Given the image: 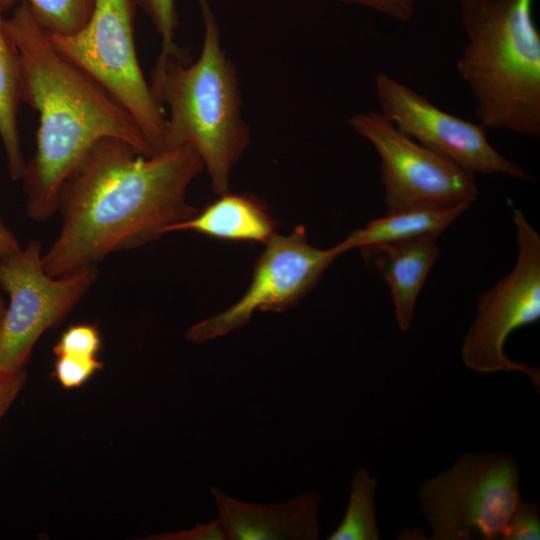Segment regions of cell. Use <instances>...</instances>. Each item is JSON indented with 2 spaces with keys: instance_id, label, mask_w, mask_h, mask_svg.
<instances>
[{
  "instance_id": "44dd1931",
  "label": "cell",
  "mask_w": 540,
  "mask_h": 540,
  "mask_svg": "<svg viewBox=\"0 0 540 540\" xmlns=\"http://www.w3.org/2000/svg\"><path fill=\"white\" fill-rule=\"evenodd\" d=\"M56 357L54 374L58 382L66 389L83 385L103 366L97 357L74 355Z\"/></svg>"
},
{
  "instance_id": "8fae6325",
  "label": "cell",
  "mask_w": 540,
  "mask_h": 540,
  "mask_svg": "<svg viewBox=\"0 0 540 540\" xmlns=\"http://www.w3.org/2000/svg\"><path fill=\"white\" fill-rule=\"evenodd\" d=\"M380 112L400 131L471 173L529 175L488 141L486 127L440 109L411 87L385 74L375 76Z\"/></svg>"
},
{
  "instance_id": "7c38bea8",
  "label": "cell",
  "mask_w": 540,
  "mask_h": 540,
  "mask_svg": "<svg viewBox=\"0 0 540 540\" xmlns=\"http://www.w3.org/2000/svg\"><path fill=\"white\" fill-rule=\"evenodd\" d=\"M210 491L226 540L319 539L321 495L317 491L278 504L244 502L215 487Z\"/></svg>"
},
{
  "instance_id": "277c9868",
  "label": "cell",
  "mask_w": 540,
  "mask_h": 540,
  "mask_svg": "<svg viewBox=\"0 0 540 540\" xmlns=\"http://www.w3.org/2000/svg\"><path fill=\"white\" fill-rule=\"evenodd\" d=\"M533 0H484L462 18L467 43L457 70L480 123L540 136V33Z\"/></svg>"
},
{
  "instance_id": "30bf717a",
  "label": "cell",
  "mask_w": 540,
  "mask_h": 540,
  "mask_svg": "<svg viewBox=\"0 0 540 540\" xmlns=\"http://www.w3.org/2000/svg\"><path fill=\"white\" fill-rule=\"evenodd\" d=\"M264 245L245 293L224 311L190 326L186 332L189 341L200 344L240 329L256 310L282 312L290 308L342 255L336 245L329 249L312 246L303 225L288 235L274 233Z\"/></svg>"
},
{
  "instance_id": "484cf974",
  "label": "cell",
  "mask_w": 540,
  "mask_h": 540,
  "mask_svg": "<svg viewBox=\"0 0 540 540\" xmlns=\"http://www.w3.org/2000/svg\"><path fill=\"white\" fill-rule=\"evenodd\" d=\"M21 248L12 231L0 220V258L11 255Z\"/></svg>"
},
{
  "instance_id": "d6986e66",
  "label": "cell",
  "mask_w": 540,
  "mask_h": 540,
  "mask_svg": "<svg viewBox=\"0 0 540 540\" xmlns=\"http://www.w3.org/2000/svg\"><path fill=\"white\" fill-rule=\"evenodd\" d=\"M136 3L150 18L162 40L161 52L154 69L161 67L168 58L189 57L174 40L178 27L175 0H136Z\"/></svg>"
},
{
  "instance_id": "7a4b0ae2",
  "label": "cell",
  "mask_w": 540,
  "mask_h": 540,
  "mask_svg": "<svg viewBox=\"0 0 540 540\" xmlns=\"http://www.w3.org/2000/svg\"><path fill=\"white\" fill-rule=\"evenodd\" d=\"M21 63V101L39 114L36 148L23 172L26 212L43 222L56 214L59 190L90 148L118 138L140 154L157 153L132 117L63 57L27 2L7 19Z\"/></svg>"
},
{
  "instance_id": "5b68a950",
  "label": "cell",
  "mask_w": 540,
  "mask_h": 540,
  "mask_svg": "<svg viewBox=\"0 0 540 540\" xmlns=\"http://www.w3.org/2000/svg\"><path fill=\"white\" fill-rule=\"evenodd\" d=\"M136 7V0H95L89 20L78 31L46 32L51 45L112 97L159 152L166 148L167 120L138 62Z\"/></svg>"
},
{
  "instance_id": "83f0119b",
  "label": "cell",
  "mask_w": 540,
  "mask_h": 540,
  "mask_svg": "<svg viewBox=\"0 0 540 540\" xmlns=\"http://www.w3.org/2000/svg\"><path fill=\"white\" fill-rule=\"evenodd\" d=\"M5 310H6V305L4 304V302H3V300H2V298L0 296V330H1L2 322H3Z\"/></svg>"
},
{
  "instance_id": "ba28073f",
  "label": "cell",
  "mask_w": 540,
  "mask_h": 540,
  "mask_svg": "<svg viewBox=\"0 0 540 540\" xmlns=\"http://www.w3.org/2000/svg\"><path fill=\"white\" fill-rule=\"evenodd\" d=\"M42 250L32 240L0 258V287L8 294L0 330V369H24L42 334L60 322L85 296L98 275L97 267L59 277L48 275Z\"/></svg>"
},
{
  "instance_id": "ac0fdd59",
  "label": "cell",
  "mask_w": 540,
  "mask_h": 540,
  "mask_svg": "<svg viewBox=\"0 0 540 540\" xmlns=\"http://www.w3.org/2000/svg\"><path fill=\"white\" fill-rule=\"evenodd\" d=\"M21 1L28 3L46 31L68 35L86 24L95 0H0V9L6 12Z\"/></svg>"
},
{
  "instance_id": "4316f807",
  "label": "cell",
  "mask_w": 540,
  "mask_h": 540,
  "mask_svg": "<svg viewBox=\"0 0 540 540\" xmlns=\"http://www.w3.org/2000/svg\"><path fill=\"white\" fill-rule=\"evenodd\" d=\"M461 8L462 18L469 16L478 9L484 0H457Z\"/></svg>"
},
{
  "instance_id": "52a82bcc",
  "label": "cell",
  "mask_w": 540,
  "mask_h": 540,
  "mask_svg": "<svg viewBox=\"0 0 540 540\" xmlns=\"http://www.w3.org/2000/svg\"><path fill=\"white\" fill-rule=\"evenodd\" d=\"M517 259L513 269L483 293L461 350L464 364L477 372H521L540 392V370L510 359L507 338L540 319V235L520 210H514Z\"/></svg>"
},
{
  "instance_id": "7402d4cb",
  "label": "cell",
  "mask_w": 540,
  "mask_h": 540,
  "mask_svg": "<svg viewBox=\"0 0 540 540\" xmlns=\"http://www.w3.org/2000/svg\"><path fill=\"white\" fill-rule=\"evenodd\" d=\"M540 539V511L537 500L522 499L515 508L502 540Z\"/></svg>"
},
{
  "instance_id": "603a6c76",
  "label": "cell",
  "mask_w": 540,
  "mask_h": 540,
  "mask_svg": "<svg viewBox=\"0 0 540 540\" xmlns=\"http://www.w3.org/2000/svg\"><path fill=\"white\" fill-rule=\"evenodd\" d=\"M148 540H226L220 522L217 519L208 523H196L191 529L149 535Z\"/></svg>"
},
{
  "instance_id": "ffe728a7",
  "label": "cell",
  "mask_w": 540,
  "mask_h": 540,
  "mask_svg": "<svg viewBox=\"0 0 540 540\" xmlns=\"http://www.w3.org/2000/svg\"><path fill=\"white\" fill-rule=\"evenodd\" d=\"M101 347L99 330L88 324H78L69 327L53 347L56 356L74 355L97 357Z\"/></svg>"
},
{
  "instance_id": "6da1fadb",
  "label": "cell",
  "mask_w": 540,
  "mask_h": 540,
  "mask_svg": "<svg viewBox=\"0 0 540 540\" xmlns=\"http://www.w3.org/2000/svg\"><path fill=\"white\" fill-rule=\"evenodd\" d=\"M203 169L189 145L145 156L124 140L100 139L59 190L62 225L42 255L45 272L97 267L112 253L159 239L196 214L186 193Z\"/></svg>"
},
{
  "instance_id": "5bb4252c",
  "label": "cell",
  "mask_w": 540,
  "mask_h": 540,
  "mask_svg": "<svg viewBox=\"0 0 540 540\" xmlns=\"http://www.w3.org/2000/svg\"><path fill=\"white\" fill-rule=\"evenodd\" d=\"M186 230L220 240L265 244L275 233V224L259 199L227 191L169 232Z\"/></svg>"
},
{
  "instance_id": "cb8c5ba5",
  "label": "cell",
  "mask_w": 540,
  "mask_h": 540,
  "mask_svg": "<svg viewBox=\"0 0 540 540\" xmlns=\"http://www.w3.org/2000/svg\"><path fill=\"white\" fill-rule=\"evenodd\" d=\"M26 378L25 369L14 371L0 369V420L22 390Z\"/></svg>"
},
{
  "instance_id": "9c48e42d",
  "label": "cell",
  "mask_w": 540,
  "mask_h": 540,
  "mask_svg": "<svg viewBox=\"0 0 540 540\" xmlns=\"http://www.w3.org/2000/svg\"><path fill=\"white\" fill-rule=\"evenodd\" d=\"M348 124L379 155L387 213L470 206L476 199L473 173L404 134L380 111L354 114Z\"/></svg>"
},
{
  "instance_id": "2e32d148",
  "label": "cell",
  "mask_w": 540,
  "mask_h": 540,
  "mask_svg": "<svg viewBox=\"0 0 540 540\" xmlns=\"http://www.w3.org/2000/svg\"><path fill=\"white\" fill-rule=\"evenodd\" d=\"M0 9V140L12 180L22 178L24 160L18 129L21 101V63L17 45Z\"/></svg>"
},
{
  "instance_id": "9a60e30c",
  "label": "cell",
  "mask_w": 540,
  "mask_h": 540,
  "mask_svg": "<svg viewBox=\"0 0 540 540\" xmlns=\"http://www.w3.org/2000/svg\"><path fill=\"white\" fill-rule=\"evenodd\" d=\"M469 206L442 209H411L369 221L364 227L352 231L336 244L344 254L352 249H366L379 245L411 241L431 237L437 238Z\"/></svg>"
},
{
  "instance_id": "d4e9b609",
  "label": "cell",
  "mask_w": 540,
  "mask_h": 540,
  "mask_svg": "<svg viewBox=\"0 0 540 540\" xmlns=\"http://www.w3.org/2000/svg\"><path fill=\"white\" fill-rule=\"evenodd\" d=\"M339 1L364 5L399 21L410 20L414 13L415 4H416V0H339Z\"/></svg>"
},
{
  "instance_id": "3957f363",
  "label": "cell",
  "mask_w": 540,
  "mask_h": 540,
  "mask_svg": "<svg viewBox=\"0 0 540 540\" xmlns=\"http://www.w3.org/2000/svg\"><path fill=\"white\" fill-rule=\"evenodd\" d=\"M204 37L199 58H168L150 84L168 108L166 148L189 145L201 157L214 193L228 191L232 169L250 143L236 68L220 42L208 0H198ZM165 148V149H166Z\"/></svg>"
},
{
  "instance_id": "e0dca14e",
  "label": "cell",
  "mask_w": 540,
  "mask_h": 540,
  "mask_svg": "<svg viewBox=\"0 0 540 540\" xmlns=\"http://www.w3.org/2000/svg\"><path fill=\"white\" fill-rule=\"evenodd\" d=\"M377 480L364 468H359L350 484L346 513L328 540H379L375 494Z\"/></svg>"
},
{
  "instance_id": "8992f818",
  "label": "cell",
  "mask_w": 540,
  "mask_h": 540,
  "mask_svg": "<svg viewBox=\"0 0 540 540\" xmlns=\"http://www.w3.org/2000/svg\"><path fill=\"white\" fill-rule=\"evenodd\" d=\"M418 499L433 540H502L521 500L519 467L505 452L464 453Z\"/></svg>"
},
{
  "instance_id": "4fadbf2b",
  "label": "cell",
  "mask_w": 540,
  "mask_h": 540,
  "mask_svg": "<svg viewBox=\"0 0 540 540\" xmlns=\"http://www.w3.org/2000/svg\"><path fill=\"white\" fill-rule=\"evenodd\" d=\"M372 259L387 283L398 327L408 331L418 296L440 256L436 238L379 245L360 250Z\"/></svg>"
}]
</instances>
